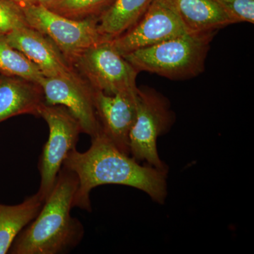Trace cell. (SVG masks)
I'll list each match as a JSON object with an SVG mask.
<instances>
[{
	"mask_svg": "<svg viewBox=\"0 0 254 254\" xmlns=\"http://www.w3.org/2000/svg\"><path fill=\"white\" fill-rule=\"evenodd\" d=\"M115 0H54L44 4L64 17L73 20L98 18L108 9Z\"/></svg>",
	"mask_w": 254,
	"mask_h": 254,
	"instance_id": "cell-17",
	"label": "cell"
},
{
	"mask_svg": "<svg viewBox=\"0 0 254 254\" xmlns=\"http://www.w3.org/2000/svg\"><path fill=\"white\" fill-rule=\"evenodd\" d=\"M73 67L95 91L105 94L136 92L138 71L113 48L103 41L83 52Z\"/></svg>",
	"mask_w": 254,
	"mask_h": 254,
	"instance_id": "cell-6",
	"label": "cell"
},
{
	"mask_svg": "<svg viewBox=\"0 0 254 254\" xmlns=\"http://www.w3.org/2000/svg\"><path fill=\"white\" fill-rule=\"evenodd\" d=\"M44 102L40 84L0 73V123L21 115L38 116V110Z\"/></svg>",
	"mask_w": 254,
	"mask_h": 254,
	"instance_id": "cell-12",
	"label": "cell"
},
{
	"mask_svg": "<svg viewBox=\"0 0 254 254\" xmlns=\"http://www.w3.org/2000/svg\"><path fill=\"white\" fill-rule=\"evenodd\" d=\"M44 202L37 192L20 204H0V254L9 252L18 233L36 218Z\"/></svg>",
	"mask_w": 254,
	"mask_h": 254,
	"instance_id": "cell-15",
	"label": "cell"
},
{
	"mask_svg": "<svg viewBox=\"0 0 254 254\" xmlns=\"http://www.w3.org/2000/svg\"><path fill=\"white\" fill-rule=\"evenodd\" d=\"M153 0H115L98 21L101 36L110 41L121 36L138 22Z\"/></svg>",
	"mask_w": 254,
	"mask_h": 254,
	"instance_id": "cell-14",
	"label": "cell"
},
{
	"mask_svg": "<svg viewBox=\"0 0 254 254\" xmlns=\"http://www.w3.org/2000/svg\"><path fill=\"white\" fill-rule=\"evenodd\" d=\"M176 13L163 0H153L138 22L110 40L122 56L187 33Z\"/></svg>",
	"mask_w": 254,
	"mask_h": 254,
	"instance_id": "cell-8",
	"label": "cell"
},
{
	"mask_svg": "<svg viewBox=\"0 0 254 254\" xmlns=\"http://www.w3.org/2000/svg\"><path fill=\"white\" fill-rule=\"evenodd\" d=\"M0 73L17 76L39 84L44 77L36 64L0 36Z\"/></svg>",
	"mask_w": 254,
	"mask_h": 254,
	"instance_id": "cell-16",
	"label": "cell"
},
{
	"mask_svg": "<svg viewBox=\"0 0 254 254\" xmlns=\"http://www.w3.org/2000/svg\"><path fill=\"white\" fill-rule=\"evenodd\" d=\"M47 105H62L76 119L82 133L91 138L101 133L93 99V89L81 75L43 77L39 83Z\"/></svg>",
	"mask_w": 254,
	"mask_h": 254,
	"instance_id": "cell-9",
	"label": "cell"
},
{
	"mask_svg": "<svg viewBox=\"0 0 254 254\" xmlns=\"http://www.w3.org/2000/svg\"><path fill=\"white\" fill-rule=\"evenodd\" d=\"M22 9L28 26L48 37L71 65L87 49L107 41L98 31V18L71 19L43 4L25 6Z\"/></svg>",
	"mask_w": 254,
	"mask_h": 254,
	"instance_id": "cell-5",
	"label": "cell"
},
{
	"mask_svg": "<svg viewBox=\"0 0 254 254\" xmlns=\"http://www.w3.org/2000/svg\"><path fill=\"white\" fill-rule=\"evenodd\" d=\"M78 185L76 175L63 167L39 213L15 239L11 254H63L79 243L83 226L70 214Z\"/></svg>",
	"mask_w": 254,
	"mask_h": 254,
	"instance_id": "cell-2",
	"label": "cell"
},
{
	"mask_svg": "<svg viewBox=\"0 0 254 254\" xmlns=\"http://www.w3.org/2000/svg\"><path fill=\"white\" fill-rule=\"evenodd\" d=\"M63 167L78 177L73 207L88 211H91L90 193L100 185L133 187L144 192L159 204H163L168 197V170L141 165L120 151L102 133L91 138V147L86 152L72 150Z\"/></svg>",
	"mask_w": 254,
	"mask_h": 254,
	"instance_id": "cell-1",
	"label": "cell"
},
{
	"mask_svg": "<svg viewBox=\"0 0 254 254\" xmlns=\"http://www.w3.org/2000/svg\"><path fill=\"white\" fill-rule=\"evenodd\" d=\"M215 33H185L123 57L138 72L148 71L173 80L195 77L204 70Z\"/></svg>",
	"mask_w": 254,
	"mask_h": 254,
	"instance_id": "cell-3",
	"label": "cell"
},
{
	"mask_svg": "<svg viewBox=\"0 0 254 254\" xmlns=\"http://www.w3.org/2000/svg\"><path fill=\"white\" fill-rule=\"evenodd\" d=\"M136 120L129 134L130 155L138 163L168 170L159 156L157 141L170 131L175 115L168 100L150 88H138Z\"/></svg>",
	"mask_w": 254,
	"mask_h": 254,
	"instance_id": "cell-4",
	"label": "cell"
},
{
	"mask_svg": "<svg viewBox=\"0 0 254 254\" xmlns=\"http://www.w3.org/2000/svg\"><path fill=\"white\" fill-rule=\"evenodd\" d=\"M136 93L137 91L108 95L93 90L101 133L120 151L128 155H130V131L136 117Z\"/></svg>",
	"mask_w": 254,
	"mask_h": 254,
	"instance_id": "cell-10",
	"label": "cell"
},
{
	"mask_svg": "<svg viewBox=\"0 0 254 254\" xmlns=\"http://www.w3.org/2000/svg\"><path fill=\"white\" fill-rule=\"evenodd\" d=\"M38 116L44 119L49 127V138L40 159L41 184L38 191L46 200L54 187L64 162L76 149L82 131L76 119L62 105L43 103L38 110Z\"/></svg>",
	"mask_w": 254,
	"mask_h": 254,
	"instance_id": "cell-7",
	"label": "cell"
},
{
	"mask_svg": "<svg viewBox=\"0 0 254 254\" xmlns=\"http://www.w3.org/2000/svg\"><path fill=\"white\" fill-rule=\"evenodd\" d=\"M181 20L188 33L217 31L232 24L216 0H163Z\"/></svg>",
	"mask_w": 254,
	"mask_h": 254,
	"instance_id": "cell-13",
	"label": "cell"
},
{
	"mask_svg": "<svg viewBox=\"0 0 254 254\" xmlns=\"http://www.w3.org/2000/svg\"><path fill=\"white\" fill-rule=\"evenodd\" d=\"M232 24L254 23V0H216Z\"/></svg>",
	"mask_w": 254,
	"mask_h": 254,
	"instance_id": "cell-19",
	"label": "cell"
},
{
	"mask_svg": "<svg viewBox=\"0 0 254 254\" xmlns=\"http://www.w3.org/2000/svg\"><path fill=\"white\" fill-rule=\"evenodd\" d=\"M28 26L22 8L13 0H0V36Z\"/></svg>",
	"mask_w": 254,
	"mask_h": 254,
	"instance_id": "cell-18",
	"label": "cell"
},
{
	"mask_svg": "<svg viewBox=\"0 0 254 254\" xmlns=\"http://www.w3.org/2000/svg\"><path fill=\"white\" fill-rule=\"evenodd\" d=\"M2 37L36 64L45 77H69L78 74L48 37L30 26L14 30Z\"/></svg>",
	"mask_w": 254,
	"mask_h": 254,
	"instance_id": "cell-11",
	"label": "cell"
},
{
	"mask_svg": "<svg viewBox=\"0 0 254 254\" xmlns=\"http://www.w3.org/2000/svg\"><path fill=\"white\" fill-rule=\"evenodd\" d=\"M21 8L25 6H33V5L46 4L54 0H13Z\"/></svg>",
	"mask_w": 254,
	"mask_h": 254,
	"instance_id": "cell-20",
	"label": "cell"
}]
</instances>
